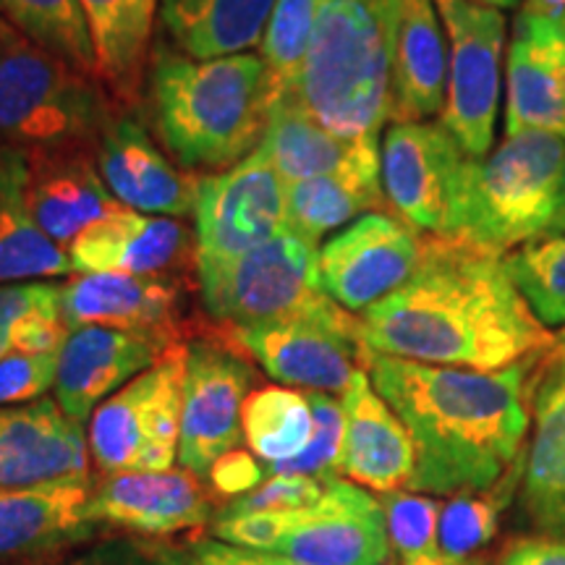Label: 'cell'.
<instances>
[{
	"label": "cell",
	"instance_id": "obj_33",
	"mask_svg": "<svg viewBox=\"0 0 565 565\" xmlns=\"http://www.w3.org/2000/svg\"><path fill=\"white\" fill-rule=\"evenodd\" d=\"M242 427L259 461L267 466L291 461L303 454L315 433L309 395L278 385L254 391L244 404Z\"/></svg>",
	"mask_w": 565,
	"mask_h": 565
},
{
	"label": "cell",
	"instance_id": "obj_46",
	"mask_svg": "<svg viewBox=\"0 0 565 565\" xmlns=\"http://www.w3.org/2000/svg\"><path fill=\"white\" fill-rule=\"evenodd\" d=\"M494 565H565V540L561 536H524L500 553Z\"/></svg>",
	"mask_w": 565,
	"mask_h": 565
},
{
	"label": "cell",
	"instance_id": "obj_22",
	"mask_svg": "<svg viewBox=\"0 0 565 565\" xmlns=\"http://www.w3.org/2000/svg\"><path fill=\"white\" fill-rule=\"evenodd\" d=\"M257 150L273 162L286 183L320 175H351L366 183H383L377 137H338L288 97L270 105L265 137Z\"/></svg>",
	"mask_w": 565,
	"mask_h": 565
},
{
	"label": "cell",
	"instance_id": "obj_40",
	"mask_svg": "<svg viewBox=\"0 0 565 565\" xmlns=\"http://www.w3.org/2000/svg\"><path fill=\"white\" fill-rule=\"evenodd\" d=\"M385 524L391 545L398 550L401 561L435 553L440 505L435 498L422 492H391L383 498Z\"/></svg>",
	"mask_w": 565,
	"mask_h": 565
},
{
	"label": "cell",
	"instance_id": "obj_47",
	"mask_svg": "<svg viewBox=\"0 0 565 565\" xmlns=\"http://www.w3.org/2000/svg\"><path fill=\"white\" fill-rule=\"evenodd\" d=\"M401 565H469V561H458V557H450L440 553V550H435V553H427V555L406 557Z\"/></svg>",
	"mask_w": 565,
	"mask_h": 565
},
{
	"label": "cell",
	"instance_id": "obj_36",
	"mask_svg": "<svg viewBox=\"0 0 565 565\" xmlns=\"http://www.w3.org/2000/svg\"><path fill=\"white\" fill-rule=\"evenodd\" d=\"M513 286L545 328L565 324V233H545L503 257Z\"/></svg>",
	"mask_w": 565,
	"mask_h": 565
},
{
	"label": "cell",
	"instance_id": "obj_51",
	"mask_svg": "<svg viewBox=\"0 0 565 565\" xmlns=\"http://www.w3.org/2000/svg\"><path fill=\"white\" fill-rule=\"evenodd\" d=\"M557 345H561V349H565V328L561 330V335H557Z\"/></svg>",
	"mask_w": 565,
	"mask_h": 565
},
{
	"label": "cell",
	"instance_id": "obj_19",
	"mask_svg": "<svg viewBox=\"0 0 565 565\" xmlns=\"http://www.w3.org/2000/svg\"><path fill=\"white\" fill-rule=\"evenodd\" d=\"M87 515L97 526H121L141 536L179 534L210 521L212 500L192 471H124L89 492Z\"/></svg>",
	"mask_w": 565,
	"mask_h": 565
},
{
	"label": "cell",
	"instance_id": "obj_23",
	"mask_svg": "<svg viewBox=\"0 0 565 565\" xmlns=\"http://www.w3.org/2000/svg\"><path fill=\"white\" fill-rule=\"evenodd\" d=\"M343 450L341 475L374 492H398L412 484L414 443L398 414L374 391L370 372H359L341 398Z\"/></svg>",
	"mask_w": 565,
	"mask_h": 565
},
{
	"label": "cell",
	"instance_id": "obj_29",
	"mask_svg": "<svg viewBox=\"0 0 565 565\" xmlns=\"http://www.w3.org/2000/svg\"><path fill=\"white\" fill-rule=\"evenodd\" d=\"M26 183L30 152L0 147V286L58 278L74 270L68 252L34 221Z\"/></svg>",
	"mask_w": 565,
	"mask_h": 565
},
{
	"label": "cell",
	"instance_id": "obj_1",
	"mask_svg": "<svg viewBox=\"0 0 565 565\" xmlns=\"http://www.w3.org/2000/svg\"><path fill=\"white\" fill-rule=\"evenodd\" d=\"M359 328L380 356L479 372L545 356L557 345L500 254L445 236H424L419 270L362 312Z\"/></svg>",
	"mask_w": 565,
	"mask_h": 565
},
{
	"label": "cell",
	"instance_id": "obj_31",
	"mask_svg": "<svg viewBox=\"0 0 565 565\" xmlns=\"http://www.w3.org/2000/svg\"><path fill=\"white\" fill-rule=\"evenodd\" d=\"M79 6L95 47L97 76L129 100L137 95L150 53L160 0H79Z\"/></svg>",
	"mask_w": 565,
	"mask_h": 565
},
{
	"label": "cell",
	"instance_id": "obj_9",
	"mask_svg": "<svg viewBox=\"0 0 565 565\" xmlns=\"http://www.w3.org/2000/svg\"><path fill=\"white\" fill-rule=\"evenodd\" d=\"M448 40V92L443 126L471 160L492 150L500 108L505 17L471 0H435Z\"/></svg>",
	"mask_w": 565,
	"mask_h": 565
},
{
	"label": "cell",
	"instance_id": "obj_38",
	"mask_svg": "<svg viewBox=\"0 0 565 565\" xmlns=\"http://www.w3.org/2000/svg\"><path fill=\"white\" fill-rule=\"evenodd\" d=\"M315 414V433L301 456L286 463L267 466V475H296L317 482H333L341 477L343 450V406L328 393H309Z\"/></svg>",
	"mask_w": 565,
	"mask_h": 565
},
{
	"label": "cell",
	"instance_id": "obj_11",
	"mask_svg": "<svg viewBox=\"0 0 565 565\" xmlns=\"http://www.w3.org/2000/svg\"><path fill=\"white\" fill-rule=\"evenodd\" d=\"M383 192L401 221L427 236L454 233L466 154L443 124H393L383 141Z\"/></svg>",
	"mask_w": 565,
	"mask_h": 565
},
{
	"label": "cell",
	"instance_id": "obj_6",
	"mask_svg": "<svg viewBox=\"0 0 565 565\" xmlns=\"http://www.w3.org/2000/svg\"><path fill=\"white\" fill-rule=\"evenodd\" d=\"M108 124V105L92 76L19 32L0 45V147H84Z\"/></svg>",
	"mask_w": 565,
	"mask_h": 565
},
{
	"label": "cell",
	"instance_id": "obj_45",
	"mask_svg": "<svg viewBox=\"0 0 565 565\" xmlns=\"http://www.w3.org/2000/svg\"><path fill=\"white\" fill-rule=\"evenodd\" d=\"M189 550H192L194 565H301L291 557L236 547L221 540H202Z\"/></svg>",
	"mask_w": 565,
	"mask_h": 565
},
{
	"label": "cell",
	"instance_id": "obj_7",
	"mask_svg": "<svg viewBox=\"0 0 565 565\" xmlns=\"http://www.w3.org/2000/svg\"><path fill=\"white\" fill-rule=\"evenodd\" d=\"M317 259V246L291 231L238 257H196L204 309L231 330L330 312L338 303L322 291Z\"/></svg>",
	"mask_w": 565,
	"mask_h": 565
},
{
	"label": "cell",
	"instance_id": "obj_28",
	"mask_svg": "<svg viewBox=\"0 0 565 565\" xmlns=\"http://www.w3.org/2000/svg\"><path fill=\"white\" fill-rule=\"evenodd\" d=\"M26 202L40 228L61 246L118 207L84 147L30 152Z\"/></svg>",
	"mask_w": 565,
	"mask_h": 565
},
{
	"label": "cell",
	"instance_id": "obj_20",
	"mask_svg": "<svg viewBox=\"0 0 565 565\" xmlns=\"http://www.w3.org/2000/svg\"><path fill=\"white\" fill-rule=\"evenodd\" d=\"M505 79V137L547 131L565 139V21L519 13Z\"/></svg>",
	"mask_w": 565,
	"mask_h": 565
},
{
	"label": "cell",
	"instance_id": "obj_44",
	"mask_svg": "<svg viewBox=\"0 0 565 565\" xmlns=\"http://www.w3.org/2000/svg\"><path fill=\"white\" fill-rule=\"evenodd\" d=\"M210 479L215 492H221L223 498H242V494L257 490L259 484L267 479V466L254 458L246 450H231L221 461L210 469Z\"/></svg>",
	"mask_w": 565,
	"mask_h": 565
},
{
	"label": "cell",
	"instance_id": "obj_27",
	"mask_svg": "<svg viewBox=\"0 0 565 565\" xmlns=\"http://www.w3.org/2000/svg\"><path fill=\"white\" fill-rule=\"evenodd\" d=\"M186 246L189 231L175 217L145 215L118 204L68 244V259L82 275H160L179 263Z\"/></svg>",
	"mask_w": 565,
	"mask_h": 565
},
{
	"label": "cell",
	"instance_id": "obj_42",
	"mask_svg": "<svg viewBox=\"0 0 565 565\" xmlns=\"http://www.w3.org/2000/svg\"><path fill=\"white\" fill-rule=\"evenodd\" d=\"M328 482H317L309 477L296 475H267V479L257 490L242 494L223 505L221 515H242V513H291L309 508L322 498Z\"/></svg>",
	"mask_w": 565,
	"mask_h": 565
},
{
	"label": "cell",
	"instance_id": "obj_18",
	"mask_svg": "<svg viewBox=\"0 0 565 565\" xmlns=\"http://www.w3.org/2000/svg\"><path fill=\"white\" fill-rule=\"evenodd\" d=\"M89 482H47L0 490V565L66 557L100 526L87 515Z\"/></svg>",
	"mask_w": 565,
	"mask_h": 565
},
{
	"label": "cell",
	"instance_id": "obj_32",
	"mask_svg": "<svg viewBox=\"0 0 565 565\" xmlns=\"http://www.w3.org/2000/svg\"><path fill=\"white\" fill-rule=\"evenodd\" d=\"M288 231L309 244H320L330 231L385 207L383 183H366L351 175H320V179L286 183Z\"/></svg>",
	"mask_w": 565,
	"mask_h": 565
},
{
	"label": "cell",
	"instance_id": "obj_39",
	"mask_svg": "<svg viewBox=\"0 0 565 565\" xmlns=\"http://www.w3.org/2000/svg\"><path fill=\"white\" fill-rule=\"evenodd\" d=\"M498 532V503L477 494H454L440 508L437 547L440 553L466 561L479 547L490 545Z\"/></svg>",
	"mask_w": 565,
	"mask_h": 565
},
{
	"label": "cell",
	"instance_id": "obj_49",
	"mask_svg": "<svg viewBox=\"0 0 565 565\" xmlns=\"http://www.w3.org/2000/svg\"><path fill=\"white\" fill-rule=\"evenodd\" d=\"M471 3L490 6V9H513V6H519L521 0H471Z\"/></svg>",
	"mask_w": 565,
	"mask_h": 565
},
{
	"label": "cell",
	"instance_id": "obj_21",
	"mask_svg": "<svg viewBox=\"0 0 565 565\" xmlns=\"http://www.w3.org/2000/svg\"><path fill=\"white\" fill-rule=\"evenodd\" d=\"M97 171L113 200L145 215L183 217L194 212L200 179L162 154L145 126L129 116L110 118L97 145Z\"/></svg>",
	"mask_w": 565,
	"mask_h": 565
},
{
	"label": "cell",
	"instance_id": "obj_12",
	"mask_svg": "<svg viewBox=\"0 0 565 565\" xmlns=\"http://www.w3.org/2000/svg\"><path fill=\"white\" fill-rule=\"evenodd\" d=\"M196 257H238L288 231L286 181L254 150L228 171L200 179L194 202Z\"/></svg>",
	"mask_w": 565,
	"mask_h": 565
},
{
	"label": "cell",
	"instance_id": "obj_30",
	"mask_svg": "<svg viewBox=\"0 0 565 565\" xmlns=\"http://www.w3.org/2000/svg\"><path fill=\"white\" fill-rule=\"evenodd\" d=\"M278 0H160L173 45L196 61L244 55L263 45Z\"/></svg>",
	"mask_w": 565,
	"mask_h": 565
},
{
	"label": "cell",
	"instance_id": "obj_50",
	"mask_svg": "<svg viewBox=\"0 0 565 565\" xmlns=\"http://www.w3.org/2000/svg\"><path fill=\"white\" fill-rule=\"evenodd\" d=\"M13 32H17V30H13V26L9 24V21H6L3 17H0V45H3V42L9 40Z\"/></svg>",
	"mask_w": 565,
	"mask_h": 565
},
{
	"label": "cell",
	"instance_id": "obj_17",
	"mask_svg": "<svg viewBox=\"0 0 565 565\" xmlns=\"http://www.w3.org/2000/svg\"><path fill=\"white\" fill-rule=\"evenodd\" d=\"M47 482H89L84 424L58 401L40 398L0 408V490Z\"/></svg>",
	"mask_w": 565,
	"mask_h": 565
},
{
	"label": "cell",
	"instance_id": "obj_13",
	"mask_svg": "<svg viewBox=\"0 0 565 565\" xmlns=\"http://www.w3.org/2000/svg\"><path fill=\"white\" fill-rule=\"evenodd\" d=\"M424 236L398 215L366 212L320 249L322 291L345 312H366L419 270Z\"/></svg>",
	"mask_w": 565,
	"mask_h": 565
},
{
	"label": "cell",
	"instance_id": "obj_34",
	"mask_svg": "<svg viewBox=\"0 0 565 565\" xmlns=\"http://www.w3.org/2000/svg\"><path fill=\"white\" fill-rule=\"evenodd\" d=\"M66 335L58 286L45 280L0 286V362L11 353L61 351Z\"/></svg>",
	"mask_w": 565,
	"mask_h": 565
},
{
	"label": "cell",
	"instance_id": "obj_48",
	"mask_svg": "<svg viewBox=\"0 0 565 565\" xmlns=\"http://www.w3.org/2000/svg\"><path fill=\"white\" fill-rule=\"evenodd\" d=\"M550 233H565V168L561 175V194H557V210H555V221Z\"/></svg>",
	"mask_w": 565,
	"mask_h": 565
},
{
	"label": "cell",
	"instance_id": "obj_35",
	"mask_svg": "<svg viewBox=\"0 0 565 565\" xmlns=\"http://www.w3.org/2000/svg\"><path fill=\"white\" fill-rule=\"evenodd\" d=\"M0 17L79 74L97 76L95 47L79 0H0Z\"/></svg>",
	"mask_w": 565,
	"mask_h": 565
},
{
	"label": "cell",
	"instance_id": "obj_3",
	"mask_svg": "<svg viewBox=\"0 0 565 565\" xmlns=\"http://www.w3.org/2000/svg\"><path fill=\"white\" fill-rule=\"evenodd\" d=\"M270 74L257 55L196 61L160 45L147 71V108L183 168H233L265 137Z\"/></svg>",
	"mask_w": 565,
	"mask_h": 565
},
{
	"label": "cell",
	"instance_id": "obj_43",
	"mask_svg": "<svg viewBox=\"0 0 565 565\" xmlns=\"http://www.w3.org/2000/svg\"><path fill=\"white\" fill-rule=\"evenodd\" d=\"M58 351L11 353L0 362V408L40 401L55 385Z\"/></svg>",
	"mask_w": 565,
	"mask_h": 565
},
{
	"label": "cell",
	"instance_id": "obj_15",
	"mask_svg": "<svg viewBox=\"0 0 565 565\" xmlns=\"http://www.w3.org/2000/svg\"><path fill=\"white\" fill-rule=\"evenodd\" d=\"M273 553L301 565H383L391 555L383 500L333 479L317 503L282 513Z\"/></svg>",
	"mask_w": 565,
	"mask_h": 565
},
{
	"label": "cell",
	"instance_id": "obj_37",
	"mask_svg": "<svg viewBox=\"0 0 565 565\" xmlns=\"http://www.w3.org/2000/svg\"><path fill=\"white\" fill-rule=\"evenodd\" d=\"M324 3L328 0H278L275 6L263 40V61L270 74L273 103L294 89Z\"/></svg>",
	"mask_w": 565,
	"mask_h": 565
},
{
	"label": "cell",
	"instance_id": "obj_4",
	"mask_svg": "<svg viewBox=\"0 0 565 565\" xmlns=\"http://www.w3.org/2000/svg\"><path fill=\"white\" fill-rule=\"evenodd\" d=\"M393 0H328L288 100L345 139L391 118Z\"/></svg>",
	"mask_w": 565,
	"mask_h": 565
},
{
	"label": "cell",
	"instance_id": "obj_24",
	"mask_svg": "<svg viewBox=\"0 0 565 565\" xmlns=\"http://www.w3.org/2000/svg\"><path fill=\"white\" fill-rule=\"evenodd\" d=\"M521 503L542 534L565 540V349L561 345L547 353L536 372Z\"/></svg>",
	"mask_w": 565,
	"mask_h": 565
},
{
	"label": "cell",
	"instance_id": "obj_41",
	"mask_svg": "<svg viewBox=\"0 0 565 565\" xmlns=\"http://www.w3.org/2000/svg\"><path fill=\"white\" fill-rule=\"evenodd\" d=\"M58 565H194L192 550L152 536H113L71 553Z\"/></svg>",
	"mask_w": 565,
	"mask_h": 565
},
{
	"label": "cell",
	"instance_id": "obj_8",
	"mask_svg": "<svg viewBox=\"0 0 565 565\" xmlns=\"http://www.w3.org/2000/svg\"><path fill=\"white\" fill-rule=\"evenodd\" d=\"M189 345L173 343L89 419V456L105 475L166 471L179 458Z\"/></svg>",
	"mask_w": 565,
	"mask_h": 565
},
{
	"label": "cell",
	"instance_id": "obj_25",
	"mask_svg": "<svg viewBox=\"0 0 565 565\" xmlns=\"http://www.w3.org/2000/svg\"><path fill=\"white\" fill-rule=\"evenodd\" d=\"M448 40L435 0H393L391 118L419 124L445 108Z\"/></svg>",
	"mask_w": 565,
	"mask_h": 565
},
{
	"label": "cell",
	"instance_id": "obj_10",
	"mask_svg": "<svg viewBox=\"0 0 565 565\" xmlns=\"http://www.w3.org/2000/svg\"><path fill=\"white\" fill-rule=\"evenodd\" d=\"M231 333L270 377L312 393L343 395L351 380L366 372L372 356L362 341L359 317L343 307L312 317L249 324Z\"/></svg>",
	"mask_w": 565,
	"mask_h": 565
},
{
	"label": "cell",
	"instance_id": "obj_2",
	"mask_svg": "<svg viewBox=\"0 0 565 565\" xmlns=\"http://www.w3.org/2000/svg\"><path fill=\"white\" fill-rule=\"evenodd\" d=\"M540 359L479 372L372 353L366 372L374 391L414 443L416 469L408 490L490 492L519 461L529 437Z\"/></svg>",
	"mask_w": 565,
	"mask_h": 565
},
{
	"label": "cell",
	"instance_id": "obj_26",
	"mask_svg": "<svg viewBox=\"0 0 565 565\" xmlns=\"http://www.w3.org/2000/svg\"><path fill=\"white\" fill-rule=\"evenodd\" d=\"M61 309L68 330L100 324L175 341L179 288L160 275L87 273L61 288Z\"/></svg>",
	"mask_w": 565,
	"mask_h": 565
},
{
	"label": "cell",
	"instance_id": "obj_14",
	"mask_svg": "<svg viewBox=\"0 0 565 565\" xmlns=\"http://www.w3.org/2000/svg\"><path fill=\"white\" fill-rule=\"evenodd\" d=\"M249 385L252 366L228 345L212 341L189 345L179 461L194 477H210L212 466L238 448Z\"/></svg>",
	"mask_w": 565,
	"mask_h": 565
},
{
	"label": "cell",
	"instance_id": "obj_16",
	"mask_svg": "<svg viewBox=\"0 0 565 565\" xmlns=\"http://www.w3.org/2000/svg\"><path fill=\"white\" fill-rule=\"evenodd\" d=\"M173 343L179 341L100 324L68 330L58 351L55 401L63 414L84 424L113 391L150 370Z\"/></svg>",
	"mask_w": 565,
	"mask_h": 565
},
{
	"label": "cell",
	"instance_id": "obj_5",
	"mask_svg": "<svg viewBox=\"0 0 565 565\" xmlns=\"http://www.w3.org/2000/svg\"><path fill=\"white\" fill-rule=\"evenodd\" d=\"M565 139L547 131H521L463 171L456 225L448 238L505 257L515 246L553 228Z\"/></svg>",
	"mask_w": 565,
	"mask_h": 565
}]
</instances>
